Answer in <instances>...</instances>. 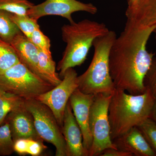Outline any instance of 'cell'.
Here are the masks:
<instances>
[{
	"label": "cell",
	"mask_w": 156,
	"mask_h": 156,
	"mask_svg": "<svg viewBox=\"0 0 156 156\" xmlns=\"http://www.w3.org/2000/svg\"><path fill=\"white\" fill-rule=\"evenodd\" d=\"M156 27L140 26L127 19L110 52V72L115 89L134 95L146 91L144 78L154 56L148 52L147 45Z\"/></svg>",
	"instance_id": "1"
},
{
	"label": "cell",
	"mask_w": 156,
	"mask_h": 156,
	"mask_svg": "<svg viewBox=\"0 0 156 156\" xmlns=\"http://www.w3.org/2000/svg\"><path fill=\"white\" fill-rule=\"evenodd\" d=\"M155 101L147 89L142 94L134 95L115 89L108 108L112 141L150 118Z\"/></svg>",
	"instance_id": "2"
},
{
	"label": "cell",
	"mask_w": 156,
	"mask_h": 156,
	"mask_svg": "<svg viewBox=\"0 0 156 156\" xmlns=\"http://www.w3.org/2000/svg\"><path fill=\"white\" fill-rule=\"evenodd\" d=\"M109 30L104 23L88 19L63 25L62 37L66 46L57 66L59 76L63 77L68 69L84 63L94 40Z\"/></svg>",
	"instance_id": "3"
},
{
	"label": "cell",
	"mask_w": 156,
	"mask_h": 156,
	"mask_svg": "<svg viewBox=\"0 0 156 156\" xmlns=\"http://www.w3.org/2000/svg\"><path fill=\"white\" fill-rule=\"evenodd\" d=\"M117 36L114 31L94 40V53L88 69L78 76V89L87 94L112 95L115 90L110 72L109 54Z\"/></svg>",
	"instance_id": "4"
},
{
	"label": "cell",
	"mask_w": 156,
	"mask_h": 156,
	"mask_svg": "<svg viewBox=\"0 0 156 156\" xmlns=\"http://www.w3.org/2000/svg\"><path fill=\"white\" fill-rule=\"evenodd\" d=\"M54 87L20 62L0 73V90L24 100L35 99Z\"/></svg>",
	"instance_id": "5"
},
{
	"label": "cell",
	"mask_w": 156,
	"mask_h": 156,
	"mask_svg": "<svg viewBox=\"0 0 156 156\" xmlns=\"http://www.w3.org/2000/svg\"><path fill=\"white\" fill-rule=\"evenodd\" d=\"M112 95H95L90 108L89 126L92 138L89 156H100L107 149H118L112 141L108 118V108Z\"/></svg>",
	"instance_id": "6"
},
{
	"label": "cell",
	"mask_w": 156,
	"mask_h": 156,
	"mask_svg": "<svg viewBox=\"0 0 156 156\" xmlns=\"http://www.w3.org/2000/svg\"><path fill=\"white\" fill-rule=\"evenodd\" d=\"M32 115L36 130L40 137L56 148V156H67V150L62 128L50 108L35 99L24 100Z\"/></svg>",
	"instance_id": "7"
},
{
	"label": "cell",
	"mask_w": 156,
	"mask_h": 156,
	"mask_svg": "<svg viewBox=\"0 0 156 156\" xmlns=\"http://www.w3.org/2000/svg\"><path fill=\"white\" fill-rule=\"evenodd\" d=\"M77 77L75 70L70 68L66 72L60 83L35 98L50 108L61 128L66 105L71 95L78 88Z\"/></svg>",
	"instance_id": "8"
},
{
	"label": "cell",
	"mask_w": 156,
	"mask_h": 156,
	"mask_svg": "<svg viewBox=\"0 0 156 156\" xmlns=\"http://www.w3.org/2000/svg\"><path fill=\"white\" fill-rule=\"evenodd\" d=\"M84 11L91 14L97 13L96 6L91 3H84L77 0H46L37 5H34L28 10L29 17L38 21L41 17L55 15L63 17L73 23V13Z\"/></svg>",
	"instance_id": "9"
},
{
	"label": "cell",
	"mask_w": 156,
	"mask_h": 156,
	"mask_svg": "<svg viewBox=\"0 0 156 156\" xmlns=\"http://www.w3.org/2000/svg\"><path fill=\"white\" fill-rule=\"evenodd\" d=\"M94 97L95 95L86 94L77 88L69 99L74 115L82 131L83 145L88 154L92 143L89 120L90 108Z\"/></svg>",
	"instance_id": "10"
},
{
	"label": "cell",
	"mask_w": 156,
	"mask_h": 156,
	"mask_svg": "<svg viewBox=\"0 0 156 156\" xmlns=\"http://www.w3.org/2000/svg\"><path fill=\"white\" fill-rule=\"evenodd\" d=\"M8 122L14 141L20 138H30L43 141L35 127L32 115L26 108L24 101L9 114Z\"/></svg>",
	"instance_id": "11"
},
{
	"label": "cell",
	"mask_w": 156,
	"mask_h": 156,
	"mask_svg": "<svg viewBox=\"0 0 156 156\" xmlns=\"http://www.w3.org/2000/svg\"><path fill=\"white\" fill-rule=\"evenodd\" d=\"M62 131L67 147V156H89L83 145L82 131L69 101L65 111Z\"/></svg>",
	"instance_id": "12"
},
{
	"label": "cell",
	"mask_w": 156,
	"mask_h": 156,
	"mask_svg": "<svg viewBox=\"0 0 156 156\" xmlns=\"http://www.w3.org/2000/svg\"><path fill=\"white\" fill-rule=\"evenodd\" d=\"M117 148L133 156H156V154L137 127L113 140Z\"/></svg>",
	"instance_id": "13"
},
{
	"label": "cell",
	"mask_w": 156,
	"mask_h": 156,
	"mask_svg": "<svg viewBox=\"0 0 156 156\" xmlns=\"http://www.w3.org/2000/svg\"><path fill=\"white\" fill-rule=\"evenodd\" d=\"M10 44L15 50L20 62L31 72L45 80L39 69L38 48L23 34L15 37Z\"/></svg>",
	"instance_id": "14"
},
{
	"label": "cell",
	"mask_w": 156,
	"mask_h": 156,
	"mask_svg": "<svg viewBox=\"0 0 156 156\" xmlns=\"http://www.w3.org/2000/svg\"><path fill=\"white\" fill-rule=\"evenodd\" d=\"M127 19L142 27L156 26V0H142L140 3L126 11Z\"/></svg>",
	"instance_id": "15"
},
{
	"label": "cell",
	"mask_w": 156,
	"mask_h": 156,
	"mask_svg": "<svg viewBox=\"0 0 156 156\" xmlns=\"http://www.w3.org/2000/svg\"><path fill=\"white\" fill-rule=\"evenodd\" d=\"M38 50L39 71L45 80L56 87L61 83L62 80L56 72V63L52 58V53Z\"/></svg>",
	"instance_id": "16"
},
{
	"label": "cell",
	"mask_w": 156,
	"mask_h": 156,
	"mask_svg": "<svg viewBox=\"0 0 156 156\" xmlns=\"http://www.w3.org/2000/svg\"><path fill=\"white\" fill-rule=\"evenodd\" d=\"M11 14L0 10V39L9 44L15 37L23 34L11 19Z\"/></svg>",
	"instance_id": "17"
},
{
	"label": "cell",
	"mask_w": 156,
	"mask_h": 156,
	"mask_svg": "<svg viewBox=\"0 0 156 156\" xmlns=\"http://www.w3.org/2000/svg\"><path fill=\"white\" fill-rule=\"evenodd\" d=\"M47 147L43 141L30 138H20L14 141V151L20 155L38 156Z\"/></svg>",
	"instance_id": "18"
},
{
	"label": "cell",
	"mask_w": 156,
	"mask_h": 156,
	"mask_svg": "<svg viewBox=\"0 0 156 156\" xmlns=\"http://www.w3.org/2000/svg\"><path fill=\"white\" fill-rule=\"evenodd\" d=\"M23 101L24 99L19 96L0 90V126L4 122L9 113Z\"/></svg>",
	"instance_id": "19"
},
{
	"label": "cell",
	"mask_w": 156,
	"mask_h": 156,
	"mask_svg": "<svg viewBox=\"0 0 156 156\" xmlns=\"http://www.w3.org/2000/svg\"><path fill=\"white\" fill-rule=\"evenodd\" d=\"M20 62L10 44L0 39V73Z\"/></svg>",
	"instance_id": "20"
},
{
	"label": "cell",
	"mask_w": 156,
	"mask_h": 156,
	"mask_svg": "<svg viewBox=\"0 0 156 156\" xmlns=\"http://www.w3.org/2000/svg\"><path fill=\"white\" fill-rule=\"evenodd\" d=\"M34 5L28 0H0V10L17 15H27V11Z\"/></svg>",
	"instance_id": "21"
},
{
	"label": "cell",
	"mask_w": 156,
	"mask_h": 156,
	"mask_svg": "<svg viewBox=\"0 0 156 156\" xmlns=\"http://www.w3.org/2000/svg\"><path fill=\"white\" fill-rule=\"evenodd\" d=\"M14 141L8 122L0 126V155H10L14 152Z\"/></svg>",
	"instance_id": "22"
},
{
	"label": "cell",
	"mask_w": 156,
	"mask_h": 156,
	"mask_svg": "<svg viewBox=\"0 0 156 156\" xmlns=\"http://www.w3.org/2000/svg\"><path fill=\"white\" fill-rule=\"evenodd\" d=\"M11 18L23 34L28 39L30 38L34 31L40 27L38 21L28 15H20L11 14Z\"/></svg>",
	"instance_id": "23"
},
{
	"label": "cell",
	"mask_w": 156,
	"mask_h": 156,
	"mask_svg": "<svg viewBox=\"0 0 156 156\" xmlns=\"http://www.w3.org/2000/svg\"><path fill=\"white\" fill-rule=\"evenodd\" d=\"M151 147L156 154V122L148 118L137 126Z\"/></svg>",
	"instance_id": "24"
},
{
	"label": "cell",
	"mask_w": 156,
	"mask_h": 156,
	"mask_svg": "<svg viewBox=\"0 0 156 156\" xmlns=\"http://www.w3.org/2000/svg\"><path fill=\"white\" fill-rule=\"evenodd\" d=\"M38 50L51 53L50 51V41L48 37L45 35L40 27L36 29L29 39Z\"/></svg>",
	"instance_id": "25"
},
{
	"label": "cell",
	"mask_w": 156,
	"mask_h": 156,
	"mask_svg": "<svg viewBox=\"0 0 156 156\" xmlns=\"http://www.w3.org/2000/svg\"><path fill=\"white\" fill-rule=\"evenodd\" d=\"M147 89L149 91L156 100V58H154L144 80Z\"/></svg>",
	"instance_id": "26"
},
{
	"label": "cell",
	"mask_w": 156,
	"mask_h": 156,
	"mask_svg": "<svg viewBox=\"0 0 156 156\" xmlns=\"http://www.w3.org/2000/svg\"><path fill=\"white\" fill-rule=\"evenodd\" d=\"M101 156H132L130 153L119 149H107L101 154Z\"/></svg>",
	"instance_id": "27"
},
{
	"label": "cell",
	"mask_w": 156,
	"mask_h": 156,
	"mask_svg": "<svg viewBox=\"0 0 156 156\" xmlns=\"http://www.w3.org/2000/svg\"><path fill=\"white\" fill-rule=\"evenodd\" d=\"M128 7L127 9H131L137 6L142 0H128Z\"/></svg>",
	"instance_id": "28"
},
{
	"label": "cell",
	"mask_w": 156,
	"mask_h": 156,
	"mask_svg": "<svg viewBox=\"0 0 156 156\" xmlns=\"http://www.w3.org/2000/svg\"><path fill=\"white\" fill-rule=\"evenodd\" d=\"M150 118L152 119L156 122V100L155 101L154 104L153 108L151 114Z\"/></svg>",
	"instance_id": "29"
},
{
	"label": "cell",
	"mask_w": 156,
	"mask_h": 156,
	"mask_svg": "<svg viewBox=\"0 0 156 156\" xmlns=\"http://www.w3.org/2000/svg\"><path fill=\"white\" fill-rule=\"evenodd\" d=\"M154 34H155V37L156 43V27L155 29L154 30Z\"/></svg>",
	"instance_id": "30"
},
{
	"label": "cell",
	"mask_w": 156,
	"mask_h": 156,
	"mask_svg": "<svg viewBox=\"0 0 156 156\" xmlns=\"http://www.w3.org/2000/svg\"></svg>",
	"instance_id": "31"
}]
</instances>
